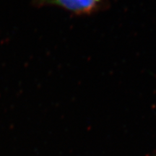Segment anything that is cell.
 I'll return each mask as SVG.
<instances>
[{"label": "cell", "mask_w": 156, "mask_h": 156, "mask_svg": "<svg viewBox=\"0 0 156 156\" xmlns=\"http://www.w3.org/2000/svg\"><path fill=\"white\" fill-rule=\"evenodd\" d=\"M40 2H49L62 6L74 12H88L94 9L101 0H38Z\"/></svg>", "instance_id": "6da1fadb"}]
</instances>
